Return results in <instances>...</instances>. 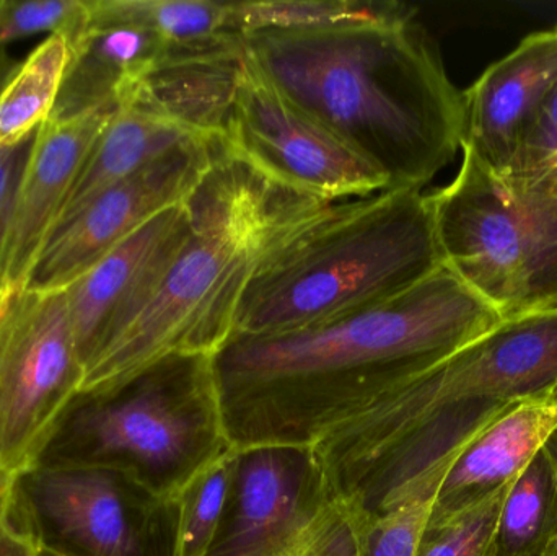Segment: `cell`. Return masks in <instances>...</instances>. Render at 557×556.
Listing matches in <instances>:
<instances>
[{
	"instance_id": "36",
	"label": "cell",
	"mask_w": 557,
	"mask_h": 556,
	"mask_svg": "<svg viewBox=\"0 0 557 556\" xmlns=\"http://www.w3.org/2000/svg\"><path fill=\"white\" fill-rule=\"evenodd\" d=\"M553 398H555V401L557 404V387H556V391L553 392V395H552Z\"/></svg>"
},
{
	"instance_id": "5",
	"label": "cell",
	"mask_w": 557,
	"mask_h": 556,
	"mask_svg": "<svg viewBox=\"0 0 557 556\" xmlns=\"http://www.w3.org/2000/svg\"><path fill=\"white\" fill-rule=\"evenodd\" d=\"M444 264L431 198L421 189L333 202L263 258L232 335H276L376 306Z\"/></svg>"
},
{
	"instance_id": "33",
	"label": "cell",
	"mask_w": 557,
	"mask_h": 556,
	"mask_svg": "<svg viewBox=\"0 0 557 556\" xmlns=\"http://www.w3.org/2000/svg\"><path fill=\"white\" fill-rule=\"evenodd\" d=\"M545 450L549 459H552L553 466H555L557 472V430L553 433V436L549 437L548 443H546Z\"/></svg>"
},
{
	"instance_id": "24",
	"label": "cell",
	"mask_w": 557,
	"mask_h": 556,
	"mask_svg": "<svg viewBox=\"0 0 557 556\" xmlns=\"http://www.w3.org/2000/svg\"><path fill=\"white\" fill-rule=\"evenodd\" d=\"M416 16L411 7L383 0H248L231 2L238 36L263 32H320L344 26L392 23Z\"/></svg>"
},
{
	"instance_id": "4",
	"label": "cell",
	"mask_w": 557,
	"mask_h": 556,
	"mask_svg": "<svg viewBox=\"0 0 557 556\" xmlns=\"http://www.w3.org/2000/svg\"><path fill=\"white\" fill-rule=\"evenodd\" d=\"M557 387V309L503 319L311 441L327 492L352 503L403 449H461L516 405Z\"/></svg>"
},
{
	"instance_id": "11",
	"label": "cell",
	"mask_w": 557,
	"mask_h": 556,
	"mask_svg": "<svg viewBox=\"0 0 557 556\" xmlns=\"http://www.w3.org/2000/svg\"><path fill=\"white\" fill-rule=\"evenodd\" d=\"M346 506L327 492L310 447H244L208 556H297Z\"/></svg>"
},
{
	"instance_id": "31",
	"label": "cell",
	"mask_w": 557,
	"mask_h": 556,
	"mask_svg": "<svg viewBox=\"0 0 557 556\" xmlns=\"http://www.w3.org/2000/svg\"><path fill=\"white\" fill-rule=\"evenodd\" d=\"M504 185H506V183H504ZM507 188H509V186H507ZM512 191L536 196V198L557 199V162L555 165L549 166L546 172H543L542 175L532 180V182L520 186V188L512 189Z\"/></svg>"
},
{
	"instance_id": "38",
	"label": "cell",
	"mask_w": 557,
	"mask_h": 556,
	"mask_svg": "<svg viewBox=\"0 0 557 556\" xmlns=\"http://www.w3.org/2000/svg\"><path fill=\"white\" fill-rule=\"evenodd\" d=\"M557 29V28H556Z\"/></svg>"
},
{
	"instance_id": "14",
	"label": "cell",
	"mask_w": 557,
	"mask_h": 556,
	"mask_svg": "<svg viewBox=\"0 0 557 556\" xmlns=\"http://www.w3.org/2000/svg\"><path fill=\"white\" fill-rule=\"evenodd\" d=\"M116 107L51 116L33 137L13 201L2 296L32 283L62 208Z\"/></svg>"
},
{
	"instance_id": "2",
	"label": "cell",
	"mask_w": 557,
	"mask_h": 556,
	"mask_svg": "<svg viewBox=\"0 0 557 556\" xmlns=\"http://www.w3.org/2000/svg\"><path fill=\"white\" fill-rule=\"evenodd\" d=\"M251 67L372 163L389 189H422L454 160L463 94L411 18L244 36Z\"/></svg>"
},
{
	"instance_id": "6",
	"label": "cell",
	"mask_w": 557,
	"mask_h": 556,
	"mask_svg": "<svg viewBox=\"0 0 557 556\" xmlns=\"http://www.w3.org/2000/svg\"><path fill=\"white\" fill-rule=\"evenodd\" d=\"M228 443L211 356H170L113 394L75 401L41 462L116 467L166 509Z\"/></svg>"
},
{
	"instance_id": "12",
	"label": "cell",
	"mask_w": 557,
	"mask_h": 556,
	"mask_svg": "<svg viewBox=\"0 0 557 556\" xmlns=\"http://www.w3.org/2000/svg\"><path fill=\"white\" fill-rule=\"evenodd\" d=\"M215 140H186L88 202L49 238L29 286L67 289L137 228L185 201L211 165Z\"/></svg>"
},
{
	"instance_id": "16",
	"label": "cell",
	"mask_w": 557,
	"mask_h": 556,
	"mask_svg": "<svg viewBox=\"0 0 557 556\" xmlns=\"http://www.w3.org/2000/svg\"><path fill=\"white\" fill-rule=\"evenodd\" d=\"M557 430V404L523 401L481 430L445 472L431 518L467 511L509 489Z\"/></svg>"
},
{
	"instance_id": "27",
	"label": "cell",
	"mask_w": 557,
	"mask_h": 556,
	"mask_svg": "<svg viewBox=\"0 0 557 556\" xmlns=\"http://www.w3.org/2000/svg\"><path fill=\"white\" fill-rule=\"evenodd\" d=\"M557 162V81L520 133L509 170L499 176L510 189L520 188Z\"/></svg>"
},
{
	"instance_id": "35",
	"label": "cell",
	"mask_w": 557,
	"mask_h": 556,
	"mask_svg": "<svg viewBox=\"0 0 557 556\" xmlns=\"http://www.w3.org/2000/svg\"><path fill=\"white\" fill-rule=\"evenodd\" d=\"M548 556H557V545L552 552H549Z\"/></svg>"
},
{
	"instance_id": "23",
	"label": "cell",
	"mask_w": 557,
	"mask_h": 556,
	"mask_svg": "<svg viewBox=\"0 0 557 556\" xmlns=\"http://www.w3.org/2000/svg\"><path fill=\"white\" fill-rule=\"evenodd\" d=\"M240 447L228 443L195 470L169 503V556H208L224 521Z\"/></svg>"
},
{
	"instance_id": "29",
	"label": "cell",
	"mask_w": 557,
	"mask_h": 556,
	"mask_svg": "<svg viewBox=\"0 0 557 556\" xmlns=\"http://www.w3.org/2000/svg\"><path fill=\"white\" fill-rule=\"evenodd\" d=\"M363 512L347 502L333 524L297 556H359Z\"/></svg>"
},
{
	"instance_id": "17",
	"label": "cell",
	"mask_w": 557,
	"mask_h": 556,
	"mask_svg": "<svg viewBox=\"0 0 557 556\" xmlns=\"http://www.w3.org/2000/svg\"><path fill=\"white\" fill-rule=\"evenodd\" d=\"M244 67V45L166 55L139 84L124 91L120 101H131L193 136L222 139Z\"/></svg>"
},
{
	"instance_id": "25",
	"label": "cell",
	"mask_w": 557,
	"mask_h": 556,
	"mask_svg": "<svg viewBox=\"0 0 557 556\" xmlns=\"http://www.w3.org/2000/svg\"><path fill=\"white\" fill-rule=\"evenodd\" d=\"M90 23V0H0V46L46 33L67 36L74 51Z\"/></svg>"
},
{
	"instance_id": "22",
	"label": "cell",
	"mask_w": 557,
	"mask_h": 556,
	"mask_svg": "<svg viewBox=\"0 0 557 556\" xmlns=\"http://www.w3.org/2000/svg\"><path fill=\"white\" fill-rule=\"evenodd\" d=\"M557 545V472L540 450L507 490L486 556H548Z\"/></svg>"
},
{
	"instance_id": "7",
	"label": "cell",
	"mask_w": 557,
	"mask_h": 556,
	"mask_svg": "<svg viewBox=\"0 0 557 556\" xmlns=\"http://www.w3.org/2000/svg\"><path fill=\"white\" fill-rule=\"evenodd\" d=\"M429 198L445 267L503 319L557 309V199L512 191L465 149Z\"/></svg>"
},
{
	"instance_id": "26",
	"label": "cell",
	"mask_w": 557,
	"mask_h": 556,
	"mask_svg": "<svg viewBox=\"0 0 557 556\" xmlns=\"http://www.w3.org/2000/svg\"><path fill=\"white\" fill-rule=\"evenodd\" d=\"M507 490L447 518H431L416 556H486Z\"/></svg>"
},
{
	"instance_id": "1",
	"label": "cell",
	"mask_w": 557,
	"mask_h": 556,
	"mask_svg": "<svg viewBox=\"0 0 557 556\" xmlns=\"http://www.w3.org/2000/svg\"><path fill=\"white\" fill-rule=\"evenodd\" d=\"M503 320L448 267L385 302L276 335H232L212 356L228 441L310 446Z\"/></svg>"
},
{
	"instance_id": "28",
	"label": "cell",
	"mask_w": 557,
	"mask_h": 556,
	"mask_svg": "<svg viewBox=\"0 0 557 556\" xmlns=\"http://www.w3.org/2000/svg\"><path fill=\"white\" fill-rule=\"evenodd\" d=\"M32 140L22 146L0 149V297H2L3 264H5L7 245H9L13 201H15L16 186H18Z\"/></svg>"
},
{
	"instance_id": "30",
	"label": "cell",
	"mask_w": 557,
	"mask_h": 556,
	"mask_svg": "<svg viewBox=\"0 0 557 556\" xmlns=\"http://www.w3.org/2000/svg\"><path fill=\"white\" fill-rule=\"evenodd\" d=\"M41 547L26 526L16 499L12 509L0 519V556H39Z\"/></svg>"
},
{
	"instance_id": "13",
	"label": "cell",
	"mask_w": 557,
	"mask_h": 556,
	"mask_svg": "<svg viewBox=\"0 0 557 556\" xmlns=\"http://www.w3.org/2000/svg\"><path fill=\"white\" fill-rule=\"evenodd\" d=\"M188 227L182 201L137 228L65 289L82 365L146 309Z\"/></svg>"
},
{
	"instance_id": "21",
	"label": "cell",
	"mask_w": 557,
	"mask_h": 556,
	"mask_svg": "<svg viewBox=\"0 0 557 556\" xmlns=\"http://www.w3.org/2000/svg\"><path fill=\"white\" fill-rule=\"evenodd\" d=\"M72 59L67 36L49 35L0 84V149L22 146L51 118Z\"/></svg>"
},
{
	"instance_id": "9",
	"label": "cell",
	"mask_w": 557,
	"mask_h": 556,
	"mask_svg": "<svg viewBox=\"0 0 557 556\" xmlns=\"http://www.w3.org/2000/svg\"><path fill=\"white\" fill-rule=\"evenodd\" d=\"M16 506L39 547L61 556H152L166 509L116 467L41 462L16 482Z\"/></svg>"
},
{
	"instance_id": "37",
	"label": "cell",
	"mask_w": 557,
	"mask_h": 556,
	"mask_svg": "<svg viewBox=\"0 0 557 556\" xmlns=\"http://www.w3.org/2000/svg\"><path fill=\"white\" fill-rule=\"evenodd\" d=\"M3 78V72H0V81H2ZM0 84H2V82H0Z\"/></svg>"
},
{
	"instance_id": "18",
	"label": "cell",
	"mask_w": 557,
	"mask_h": 556,
	"mask_svg": "<svg viewBox=\"0 0 557 556\" xmlns=\"http://www.w3.org/2000/svg\"><path fill=\"white\" fill-rule=\"evenodd\" d=\"M169 54L163 39L131 22L91 23L69 62L51 116L65 118L117 104Z\"/></svg>"
},
{
	"instance_id": "15",
	"label": "cell",
	"mask_w": 557,
	"mask_h": 556,
	"mask_svg": "<svg viewBox=\"0 0 557 556\" xmlns=\"http://www.w3.org/2000/svg\"><path fill=\"white\" fill-rule=\"evenodd\" d=\"M557 81V29L533 33L463 94L461 149L503 176L520 133Z\"/></svg>"
},
{
	"instance_id": "10",
	"label": "cell",
	"mask_w": 557,
	"mask_h": 556,
	"mask_svg": "<svg viewBox=\"0 0 557 556\" xmlns=\"http://www.w3.org/2000/svg\"><path fill=\"white\" fill-rule=\"evenodd\" d=\"M222 143L277 185L324 201L389 189L382 172L288 103L247 58Z\"/></svg>"
},
{
	"instance_id": "20",
	"label": "cell",
	"mask_w": 557,
	"mask_h": 556,
	"mask_svg": "<svg viewBox=\"0 0 557 556\" xmlns=\"http://www.w3.org/2000/svg\"><path fill=\"white\" fill-rule=\"evenodd\" d=\"M91 23H139L156 32L169 54H199L244 45L232 29L231 2L215 0H90ZM90 23V25H91Z\"/></svg>"
},
{
	"instance_id": "19",
	"label": "cell",
	"mask_w": 557,
	"mask_h": 556,
	"mask_svg": "<svg viewBox=\"0 0 557 556\" xmlns=\"http://www.w3.org/2000/svg\"><path fill=\"white\" fill-rule=\"evenodd\" d=\"M191 139L205 137L193 136L131 101H120L65 201L54 232L101 193Z\"/></svg>"
},
{
	"instance_id": "32",
	"label": "cell",
	"mask_w": 557,
	"mask_h": 556,
	"mask_svg": "<svg viewBox=\"0 0 557 556\" xmlns=\"http://www.w3.org/2000/svg\"><path fill=\"white\" fill-rule=\"evenodd\" d=\"M15 490L16 483L0 477V519L12 509L13 502H15Z\"/></svg>"
},
{
	"instance_id": "8",
	"label": "cell",
	"mask_w": 557,
	"mask_h": 556,
	"mask_svg": "<svg viewBox=\"0 0 557 556\" xmlns=\"http://www.w3.org/2000/svg\"><path fill=\"white\" fill-rule=\"evenodd\" d=\"M84 365L67 293L26 286L0 297V477L41 464L81 394Z\"/></svg>"
},
{
	"instance_id": "34",
	"label": "cell",
	"mask_w": 557,
	"mask_h": 556,
	"mask_svg": "<svg viewBox=\"0 0 557 556\" xmlns=\"http://www.w3.org/2000/svg\"><path fill=\"white\" fill-rule=\"evenodd\" d=\"M39 556H61V555L54 554V552L46 551V548L41 547V552H39Z\"/></svg>"
},
{
	"instance_id": "3",
	"label": "cell",
	"mask_w": 557,
	"mask_h": 556,
	"mask_svg": "<svg viewBox=\"0 0 557 556\" xmlns=\"http://www.w3.org/2000/svg\"><path fill=\"white\" fill-rule=\"evenodd\" d=\"M185 205V242L146 309L85 362L78 400L113 394L170 356L212 358L263 258L333 202L277 185L218 139Z\"/></svg>"
}]
</instances>
